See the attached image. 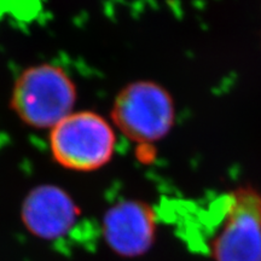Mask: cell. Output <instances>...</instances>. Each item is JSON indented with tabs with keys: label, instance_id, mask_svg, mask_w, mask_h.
Returning a JSON list of instances; mask_svg holds the SVG:
<instances>
[{
	"label": "cell",
	"instance_id": "6da1fadb",
	"mask_svg": "<svg viewBox=\"0 0 261 261\" xmlns=\"http://www.w3.org/2000/svg\"><path fill=\"white\" fill-rule=\"evenodd\" d=\"M76 100L70 75L60 65L40 63L25 68L15 80L10 108L28 127L50 130L74 112Z\"/></svg>",
	"mask_w": 261,
	"mask_h": 261
},
{
	"label": "cell",
	"instance_id": "7a4b0ae2",
	"mask_svg": "<svg viewBox=\"0 0 261 261\" xmlns=\"http://www.w3.org/2000/svg\"><path fill=\"white\" fill-rule=\"evenodd\" d=\"M52 158L63 168L93 172L112 161L116 133L106 117L90 110L73 112L50 129Z\"/></svg>",
	"mask_w": 261,
	"mask_h": 261
},
{
	"label": "cell",
	"instance_id": "3957f363",
	"mask_svg": "<svg viewBox=\"0 0 261 261\" xmlns=\"http://www.w3.org/2000/svg\"><path fill=\"white\" fill-rule=\"evenodd\" d=\"M112 121L113 126L137 144H154L174 126V102L168 91L158 83L135 81L116 94Z\"/></svg>",
	"mask_w": 261,
	"mask_h": 261
},
{
	"label": "cell",
	"instance_id": "277c9868",
	"mask_svg": "<svg viewBox=\"0 0 261 261\" xmlns=\"http://www.w3.org/2000/svg\"><path fill=\"white\" fill-rule=\"evenodd\" d=\"M208 247L214 261H261V194L252 187L227 196Z\"/></svg>",
	"mask_w": 261,
	"mask_h": 261
},
{
	"label": "cell",
	"instance_id": "5b68a950",
	"mask_svg": "<svg viewBox=\"0 0 261 261\" xmlns=\"http://www.w3.org/2000/svg\"><path fill=\"white\" fill-rule=\"evenodd\" d=\"M80 210L71 196L54 184H41L32 189L21 207V219L25 228L41 240L64 236L77 221Z\"/></svg>",
	"mask_w": 261,
	"mask_h": 261
},
{
	"label": "cell",
	"instance_id": "8992f818",
	"mask_svg": "<svg viewBox=\"0 0 261 261\" xmlns=\"http://www.w3.org/2000/svg\"><path fill=\"white\" fill-rule=\"evenodd\" d=\"M103 228L114 252L123 256L140 255L155 241V212L144 202H119L106 213Z\"/></svg>",
	"mask_w": 261,
	"mask_h": 261
}]
</instances>
